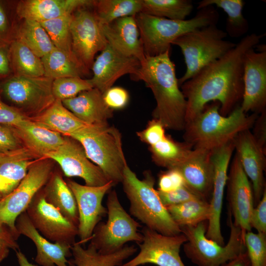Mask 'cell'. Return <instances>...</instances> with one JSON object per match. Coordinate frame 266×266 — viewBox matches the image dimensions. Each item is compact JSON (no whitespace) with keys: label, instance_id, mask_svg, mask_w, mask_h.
Here are the masks:
<instances>
[{"label":"cell","instance_id":"21","mask_svg":"<svg viewBox=\"0 0 266 266\" xmlns=\"http://www.w3.org/2000/svg\"><path fill=\"white\" fill-rule=\"evenodd\" d=\"M235 154L243 169L250 179L257 204L266 188L264 171L266 168V151L258 144L250 130L240 133L233 139Z\"/></svg>","mask_w":266,"mask_h":266},{"label":"cell","instance_id":"3","mask_svg":"<svg viewBox=\"0 0 266 266\" xmlns=\"http://www.w3.org/2000/svg\"><path fill=\"white\" fill-rule=\"evenodd\" d=\"M219 109V102L213 101L187 122L184 129V142L193 149L212 151L233 140L241 132L250 130L259 115H247L240 105L227 116L221 115Z\"/></svg>","mask_w":266,"mask_h":266},{"label":"cell","instance_id":"33","mask_svg":"<svg viewBox=\"0 0 266 266\" xmlns=\"http://www.w3.org/2000/svg\"><path fill=\"white\" fill-rule=\"evenodd\" d=\"M9 56L13 75L30 77L44 76L41 58L16 38L10 40Z\"/></svg>","mask_w":266,"mask_h":266},{"label":"cell","instance_id":"2","mask_svg":"<svg viewBox=\"0 0 266 266\" xmlns=\"http://www.w3.org/2000/svg\"><path fill=\"white\" fill-rule=\"evenodd\" d=\"M140 62L137 74L133 79L141 80L152 91L156 105L152 112L165 129L184 130L187 101L175 73L170 51L155 56H146Z\"/></svg>","mask_w":266,"mask_h":266},{"label":"cell","instance_id":"49","mask_svg":"<svg viewBox=\"0 0 266 266\" xmlns=\"http://www.w3.org/2000/svg\"><path fill=\"white\" fill-rule=\"evenodd\" d=\"M30 119L1 99L0 95V124L16 127Z\"/></svg>","mask_w":266,"mask_h":266},{"label":"cell","instance_id":"43","mask_svg":"<svg viewBox=\"0 0 266 266\" xmlns=\"http://www.w3.org/2000/svg\"><path fill=\"white\" fill-rule=\"evenodd\" d=\"M24 147L14 127L0 124V156Z\"/></svg>","mask_w":266,"mask_h":266},{"label":"cell","instance_id":"19","mask_svg":"<svg viewBox=\"0 0 266 266\" xmlns=\"http://www.w3.org/2000/svg\"><path fill=\"white\" fill-rule=\"evenodd\" d=\"M227 184L230 216H233V224L244 233L251 231L250 219L254 203L253 192L236 154L230 166Z\"/></svg>","mask_w":266,"mask_h":266},{"label":"cell","instance_id":"37","mask_svg":"<svg viewBox=\"0 0 266 266\" xmlns=\"http://www.w3.org/2000/svg\"><path fill=\"white\" fill-rule=\"evenodd\" d=\"M41 58L55 48L47 33L40 23L24 20L17 29L15 38Z\"/></svg>","mask_w":266,"mask_h":266},{"label":"cell","instance_id":"28","mask_svg":"<svg viewBox=\"0 0 266 266\" xmlns=\"http://www.w3.org/2000/svg\"><path fill=\"white\" fill-rule=\"evenodd\" d=\"M14 128L24 147L40 158L56 150L64 141V136L61 133L31 119Z\"/></svg>","mask_w":266,"mask_h":266},{"label":"cell","instance_id":"6","mask_svg":"<svg viewBox=\"0 0 266 266\" xmlns=\"http://www.w3.org/2000/svg\"><path fill=\"white\" fill-rule=\"evenodd\" d=\"M83 146L88 159L99 166L114 186L121 183L128 165L119 130L108 123L87 125L69 136Z\"/></svg>","mask_w":266,"mask_h":266},{"label":"cell","instance_id":"4","mask_svg":"<svg viewBox=\"0 0 266 266\" xmlns=\"http://www.w3.org/2000/svg\"><path fill=\"white\" fill-rule=\"evenodd\" d=\"M143 175V178L139 179L128 165L123 172L121 183L130 201L131 214L145 227L162 234L171 236L181 233L180 227L163 204L154 188L155 180L152 174L147 170Z\"/></svg>","mask_w":266,"mask_h":266},{"label":"cell","instance_id":"16","mask_svg":"<svg viewBox=\"0 0 266 266\" xmlns=\"http://www.w3.org/2000/svg\"><path fill=\"white\" fill-rule=\"evenodd\" d=\"M44 158L57 162L66 176L81 178L87 186H100L109 182L100 168L88 159L81 144L70 136H64L62 145Z\"/></svg>","mask_w":266,"mask_h":266},{"label":"cell","instance_id":"10","mask_svg":"<svg viewBox=\"0 0 266 266\" xmlns=\"http://www.w3.org/2000/svg\"><path fill=\"white\" fill-rule=\"evenodd\" d=\"M53 79L12 75L0 83V96L30 119L50 106L55 100L52 93Z\"/></svg>","mask_w":266,"mask_h":266},{"label":"cell","instance_id":"44","mask_svg":"<svg viewBox=\"0 0 266 266\" xmlns=\"http://www.w3.org/2000/svg\"><path fill=\"white\" fill-rule=\"evenodd\" d=\"M157 190L161 201L165 207L180 204L193 199L200 198L186 185L168 192H163Z\"/></svg>","mask_w":266,"mask_h":266},{"label":"cell","instance_id":"9","mask_svg":"<svg viewBox=\"0 0 266 266\" xmlns=\"http://www.w3.org/2000/svg\"><path fill=\"white\" fill-rule=\"evenodd\" d=\"M106 204L107 220L96 226L90 243L103 254L114 252L128 242L141 243L142 235L138 231L140 225L124 209L115 190L108 192Z\"/></svg>","mask_w":266,"mask_h":266},{"label":"cell","instance_id":"32","mask_svg":"<svg viewBox=\"0 0 266 266\" xmlns=\"http://www.w3.org/2000/svg\"><path fill=\"white\" fill-rule=\"evenodd\" d=\"M44 76L53 79L66 77H80L88 72L75 56H70L55 47L41 58Z\"/></svg>","mask_w":266,"mask_h":266},{"label":"cell","instance_id":"36","mask_svg":"<svg viewBox=\"0 0 266 266\" xmlns=\"http://www.w3.org/2000/svg\"><path fill=\"white\" fill-rule=\"evenodd\" d=\"M166 207L173 220L180 228L207 221L210 215L209 202L201 198Z\"/></svg>","mask_w":266,"mask_h":266},{"label":"cell","instance_id":"42","mask_svg":"<svg viewBox=\"0 0 266 266\" xmlns=\"http://www.w3.org/2000/svg\"><path fill=\"white\" fill-rule=\"evenodd\" d=\"M244 241L251 266H266V233L247 232Z\"/></svg>","mask_w":266,"mask_h":266},{"label":"cell","instance_id":"1","mask_svg":"<svg viewBox=\"0 0 266 266\" xmlns=\"http://www.w3.org/2000/svg\"><path fill=\"white\" fill-rule=\"evenodd\" d=\"M264 34L243 37L225 55L208 64L180 87L187 101L186 123L200 114L210 101L220 103L221 115L227 116L241 104L243 94V60Z\"/></svg>","mask_w":266,"mask_h":266},{"label":"cell","instance_id":"23","mask_svg":"<svg viewBox=\"0 0 266 266\" xmlns=\"http://www.w3.org/2000/svg\"><path fill=\"white\" fill-rule=\"evenodd\" d=\"M15 226L20 235L28 237L34 243L37 264L41 266H69L67 258L71 256L72 245L53 243L46 239L33 226L26 211L17 218Z\"/></svg>","mask_w":266,"mask_h":266},{"label":"cell","instance_id":"54","mask_svg":"<svg viewBox=\"0 0 266 266\" xmlns=\"http://www.w3.org/2000/svg\"><path fill=\"white\" fill-rule=\"evenodd\" d=\"M220 266H251V265L247 253L245 251L235 258Z\"/></svg>","mask_w":266,"mask_h":266},{"label":"cell","instance_id":"35","mask_svg":"<svg viewBox=\"0 0 266 266\" xmlns=\"http://www.w3.org/2000/svg\"><path fill=\"white\" fill-rule=\"evenodd\" d=\"M244 4L242 0H202L198 3L197 9L212 5L223 9L227 15L225 31L227 35L238 38L246 33L249 28L242 13Z\"/></svg>","mask_w":266,"mask_h":266},{"label":"cell","instance_id":"17","mask_svg":"<svg viewBox=\"0 0 266 266\" xmlns=\"http://www.w3.org/2000/svg\"><path fill=\"white\" fill-rule=\"evenodd\" d=\"M233 140L211 151L214 167L213 189L209 202L210 215L207 221L206 237L221 245H225L221 230L222 213L225 188L228 178V169L233 152Z\"/></svg>","mask_w":266,"mask_h":266},{"label":"cell","instance_id":"20","mask_svg":"<svg viewBox=\"0 0 266 266\" xmlns=\"http://www.w3.org/2000/svg\"><path fill=\"white\" fill-rule=\"evenodd\" d=\"M140 66L137 59L123 55L107 44L94 60L91 68L93 77L89 79L93 87L103 94L124 75L130 74L133 80Z\"/></svg>","mask_w":266,"mask_h":266},{"label":"cell","instance_id":"25","mask_svg":"<svg viewBox=\"0 0 266 266\" xmlns=\"http://www.w3.org/2000/svg\"><path fill=\"white\" fill-rule=\"evenodd\" d=\"M62 101L77 118L89 125L107 124L113 116V110L105 104L103 94L95 88Z\"/></svg>","mask_w":266,"mask_h":266},{"label":"cell","instance_id":"27","mask_svg":"<svg viewBox=\"0 0 266 266\" xmlns=\"http://www.w3.org/2000/svg\"><path fill=\"white\" fill-rule=\"evenodd\" d=\"M38 157L26 147L0 156V193L3 198L15 189Z\"/></svg>","mask_w":266,"mask_h":266},{"label":"cell","instance_id":"34","mask_svg":"<svg viewBox=\"0 0 266 266\" xmlns=\"http://www.w3.org/2000/svg\"><path fill=\"white\" fill-rule=\"evenodd\" d=\"M193 149L186 142L175 141L167 135L155 144L149 146L154 163L167 169L177 167Z\"/></svg>","mask_w":266,"mask_h":266},{"label":"cell","instance_id":"7","mask_svg":"<svg viewBox=\"0 0 266 266\" xmlns=\"http://www.w3.org/2000/svg\"><path fill=\"white\" fill-rule=\"evenodd\" d=\"M227 36L226 32L217 25H211L189 32L173 41L172 45L181 49L186 66L185 72L178 79L180 86L235 46L225 39Z\"/></svg>","mask_w":266,"mask_h":266},{"label":"cell","instance_id":"39","mask_svg":"<svg viewBox=\"0 0 266 266\" xmlns=\"http://www.w3.org/2000/svg\"><path fill=\"white\" fill-rule=\"evenodd\" d=\"M194 5L191 0H142L141 12L171 20H185Z\"/></svg>","mask_w":266,"mask_h":266},{"label":"cell","instance_id":"30","mask_svg":"<svg viewBox=\"0 0 266 266\" xmlns=\"http://www.w3.org/2000/svg\"><path fill=\"white\" fill-rule=\"evenodd\" d=\"M46 201L54 206L68 220L78 226V213L74 196L61 173L53 171L42 188Z\"/></svg>","mask_w":266,"mask_h":266},{"label":"cell","instance_id":"18","mask_svg":"<svg viewBox=\"0 0 266 266\" xmlns=\"http://www.w3.org/2000/svg\"><path fill=\"white\" fill-rule=\"evenodd\" d=\"M243 94L240 107L260 114L266 110V49L249 50L243 60Z\"/></svg>","mask_w":266,"mask_h":266},{"label":"cell","instance_id":"5","mask_svg":"<svg viewBox=\"0 0 266 266\" xmlns=\"http://www.w3.org/2000/svg\"><path fill=\"white\" fill-rule=\"evenodd\" d=\"M190 19L171 20L143 12L136 14L140 39L146 56H155L170 51L174 40L195 29L217 25L219 14L215 7L209 5L198 9Z\"/></svg>","mask_w":266,"mask_h":266},{"label":"cell","instance_id":"22","mask_svg":"<svg viewBox=\"0 0 266 266\" xmlns=\"http://www.w3.org/2000/svg\"><path fill=\"white\" fill-rule=\"evenodd\" d=\"M211 151L193 149L177 166L186 185L200 198L207 200L211 196L214 178V167Z\"/></svg>","mask_w":266,"mask_h":266},{"label":"cell","instance_id":"40","mask_svg":"<svg viewBox=\"0 0 266 266\" xmlns=\"http://www.w3.org/2000/svg\"><path fill=\"white\" fill-rule=\"evenodd\" d=\"M73 14L40 22L54 46L66 54L75 56L72 48L70 27Z\"/></svg>","mask_w":266,"mask_h":266},{"label":"cell","instance_id":"14","mask_svg":"<svg viewBox=\"0 0 266 266\" xmlns=\"http://www.w3.org/2000/svg\"><path fill=\"white\" fill-rule=\"evenodd\" d=\"M32 223L46 239L72 245L78 235L77 226L45 200L41 189L26 211Z\"/></svg>","mask_w":266,"mask_h":266},{"label":"cell","instance_id":"29","mask_svg":"<svg viewBox=\"0 0 266 266\" xmlns=\"http://www.w3.org/2000/svg\"><path fill=\"white\" fill-rule=\"evenodd\" d=\"M137 250L134 245L126 244L114 252L103 254L91 243L84 248L79 242H75L71 247L73 258L68 264L69 266H120Z\"/></svg>","mask_w":266,"mask_h":266},{"label":"cell","instance_id":"15","mask_svg":"<svg viewBox=\"0 0 266 266\" xmlns=\"http://www.w3.org/2000/svg\"><path fill=\"white\" fill-rule=\"evenodd\" d=\"M66 182L76 200L79 218L78 242L83 245L90 241L95 227L107 214V208L102 201L114 185L112 181L100 186L83 185L70 179Z\"/></svg>","mask_w":266,"mask_h":266},{"label":"cell","instance_id":"46","mask_svg":"<svg viewBox=\"0 0 266 266\" xmlns=\"http://www.w3.org/2000/svg\"><path fill=\"white\" fill-rule=\"evenodd\" d=\"M165 128L157 120L152 119L149 121L146 128L136 134L139 139L149 146L163 139L166 136Z\"/></svg>","mask_w":266,"mask_h":266},{"label":"cell","instance_id":"13","mask_svg":"<svg viewBox=\"0 0 266 266\" xmlns=\"http://www.w3.org/2000/svg\"><path fill=\"white\" fill-rule=\"evenodd\" d=\"M141 233L142 241L138 244L139 252L120 266H139L147 264L158 266H185L180 256V248L187 241L184 234L166 235L146 227L142 229Z\"/></svg>","mask_w":266,"mask_h":266},{"label":"cell","instance_id":"50","mask_svg":"<svg viewBox=\"0 0 266 266\" xmlns=\"http://www.w3.org/2000/svg\"><path fill=\"white\" fill-rule=\"evenodd\" d=\"M250 225L257 233H266V189L257 206L253 209Z\"/></svg>","mask_w":266,"mask_h":266},{"label":"cell","instance_id":"47","mask_svg":"<svg viewBox=\"0 0 266 266\" xmlns=\"http://www.w3.org/2000/svg\"><path fill=\"white\" fill-rule=\"evenodd\" d=\"M105 104L112 110L121 109L127 105L129 100L128 91L121 87H111L104 93Z\"/></svg>","mask_w":266,"mask_h":266},{"label":"cell","instance_id":"55","mask_svg":"<svg viewBox=\"0 0 266 266\" xmlns=\"http://www.w3.org/2000/svg\"><path fill=\"white\" fill-rule=\"evenodd\" d=\"M15 252L17 260L20 266H37L30 263L25 255L20 250H18Z\"/></svg>","mask_w":266,"mask_h":266},{"label":"cell","instance_id":"41","mask_svg":"<svg viewBox=\"0 0 266 266\" xmlns=\"http://www.w3.org/2000/svg\"><path fill=\"white\" fill-rule=\"evenodd\" d=\"M93 88L90 79L75 76L54 79L52 90L55 100L63 101L74 98L81 92Z\"/></svg>","mask_w":266,"mask_h":266},{"label":"cell","instance_id":"38","mask_svg":"<svg viewBox=\"0 0 266 266\" xmlns=\"http://www.w3.org/2000/svg\"><path fill=\"white\" fill-rule=\"evenodd\" d=\"M94 12L101 25L141 12L142 0H95Z\"/></svg>","mask_w":266,"mask_h":266},{"label":"cell","instance_id":"57","mask_svg":"<svg viewBox=\"0 0 266 266\" xmlns=\"http://www.w3.org/2000/svg\"></svg>","mask_w":266,"mask_h":266},{"label":"cell","instance_id":"45","mask_svg":"<svg viewBox=\"0 0 266 266\" xmlns=\"http://www.w3.org/2000/svg\"><path fill=\"white\" fill-rule=\"evenodd\" d=\"M186 185L181 172L176 168L168 169L160 173L158 180V190L168 192Z\"/></svg>","mask_w":266,"mask_h":266},{"label":"cell","instance_id":"31","mask_svg":"<svg viewBox=\"0 0 266 266\" xmlns=\"http://www.w3.org/2000/svg\"><path fill=\"white\" fill-rule=\"evenodd\" d=\"M38 125L64 136L71 133L88 125L67 109L60 100L53 104L39 116L31 119Z\"/></svg>","mask_w":266,"mask_h":266},{"label":"cell","instance_id":"11","mask_svg":"<svg viewBox=\"0 0 266 266\" xmlns=\"http://www.w3.org/2000/svg\"><path fill=\"white\" fill-rule=\"evenodd\" d=\"M53 171L51 160L45 158L39 159L31 166L17 188L0 201V223L7 226L18 237L20 234L15 226L17 218L26 211Z\"/></svg>","mask_w":266,"mask_h":266},{"label":"cell","instance_id":"26","mask_svg":"<svg viewBox=\"0 0 266 266\" xmlns=\"http://www.w3.org/2000/svg\"><path fill=\"white\" fill-rule=\"evenodd\" d=\"M94 2L87 0H27L19 2L16 11L21 18L40 23L73 14L78 8L92 6Z\"/></svg>","mask_w":266,"mask_h":266},{"label":"cell","instance_id":"24","mask_svg":"<svg viewBox=\"0 0 266 266\" xmlns=\"http://www.w3.org/2000/svg\"><path fill=\"white\" fill-rule=\"evenodd\" d=\"M134 16L119 18L101 28L109 45L121 54L141 62L145 56Z\"/></svg>","mask_w":266,"mask_h":266},{"label":"cell","instance_id":"8","mask_svg":"<svg viewBox=\"0 0 266 266\" xmlns=\"http://www.w3.org/2000/svg\"><path fill=\"white\" fill-rule=\"evenodd\" d=\"M230 234L227 243L221 245L205 235L207 221L180 227L187 238L183 245L186 257L197 266H220L246 251L245 233L229 220Z\"/></svg>","mask_w":266,"mask_h":266},{"label":"cell","instance_id":"56","mask_svg":"<svg viewBox=\"0 0 266 266\" xmlns=\"http://www.w3.org/2000/svg\"><path fill=\"white\" fill-rule=\"evenodd\" d=\"M3 197L0 193V201L2 199Z\"/></svg>","mask_w":266,"mask_h":266},{"label":"cell","instance_id":"53","mask_svg":"<svg viewBox=\"0 0 266 266\" xmlns=\"http://www.w3.org/2000/svg\"><path fill=\"white\" fill-rule=\"evenodd\" d=\"M8 31V19L3 8L0 4V37L9 40Z\"/></svg>","mask_w":266,"mask_h":266},{"label":"cell","instance_id":"12","mask_svg":"<svg viewBox=\"0 0 266 266\" xmlns=\"http://www.w3.org/2000/svg\"><path fill=\"white\" fill-rule=\"evenodd\" d=\"M86 7L78 8L73 13L70 31L73 52L89 69L97 53L102 51L108 42L94 11Z\"/></svg>","mask_w":266,"mask_h":266},{"label":"cell","instance_id":"51","mask_svg":"<svg viewBox=\"0 0 266 266\" xmlns=\"http://www.w3.org/2000/svg\"><path fill=\"white\" fill-rule=\"evenodd\" d=\"M10 41L0 37V83L11 76L9 48Z\"/></svg>","mask_w":266,"mask_h":266},{"label":"cell","instance_id":"48","mask_svg":"<svg viewBox=\"0 0 266 266\" xmlns=\"http://www.w3.org/2000/svg\"><path fill=\"white\" fill-rule=\"evenodd\" d=\"M18 237L7 226L0 223V263L7 257L10 249L19 250Z\"/></svg>","mask_w":266,"mask_h":266},{"label":"cell","instance_id":"52","mask_svg":"<svg viewBox=\"0 0 266 266\" xmlns=\"http://www.w3.org/2000/svg\"><path fill=\"white\" fill-rule=\"evenodd\" d=\"M266 110L258 115L254 125V133H252L255 139L266 151Z\"/></svg>","mask_w":266,"mask_h":266}]
</instances>
